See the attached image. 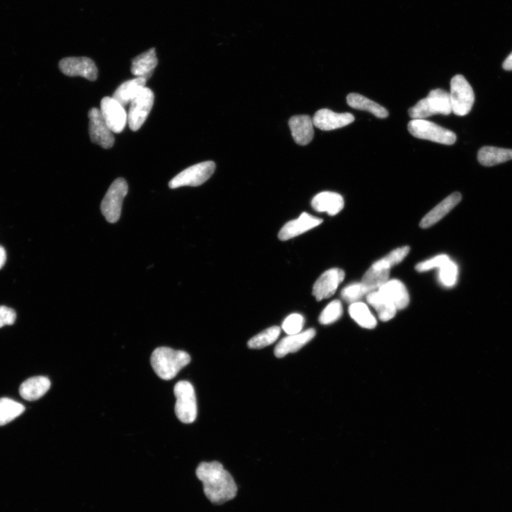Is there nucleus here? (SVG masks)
<instances>
[{
  "label": "nucleus",
  "mask_w": 512,
  "mask_h": 512,
  "mask_svg": "<svg viewBox=\"0 0 512 512\" xmlns=\"http://www.w3.org/2000/svg\"><path fill=\"white\" fill-rule=\"evenodd\" d=\"M196 475L201 481L205 497L213 504L221 506L237 497L238 485L231 474L220 462L200 463Z\"/></svg>",
  "instance_id": "1"
},
{
  "label": "nucleus",
  "mask_w": 512,
  "mask_h": 512,
  "mask_svg": "<svg viewBox=\"0 0 512 512\" xmlns=\"http://www.w3.org/2000/svg\"><path fill=\"white\" fill-rule=\"evenodd\" d=\"M190 361L191 357L188 353L168 347L156 349L150 358L156 374L166 381L174 379Z\"/></svg>",
  "instance_id": "2"
},
{
  "label": "nucleus",
  "mask_w": 512,
  "mask_h": 512,
  "mask_svg": "<svg viewBox=\"0 0 512 512\" xmlns=\"http://www.w3.org/2000/svg\"><path fill=\"white\" fill-rule=\"evenodd\" d=\"M450 113L449 95L440 88L431 90L427 98L419 101L408 110L409 116L413 119H426L434 115H448Z\"/></svg>",
  "instance_id": "3"
},
{
  "label": "nucleus",
  "mask_w": 512,
  "mask_h": 512,
  "mask_svg": "<svg viewBox=\"0 0 512 512\" xmlns=\"http://www.w3.org/2000/svg\"><path fill=\"white\" fill-rule=\"evenodd\" d=\"M176 397L175 413L177 418L186 424L195 422L197 416V403L192 384L187 381H180L174 386Z\"/></svg>",
  "instance_id": "4"
},
{
  "label": "nucleus",
  "mask_w": 512,
  "mask_h": 512,
  "mask_svg": "<svg viewBox=\"0 0 512 512\" xmlns=\"http://www.w3.org/2000/svg\"><path fill=\"white\" fill-rule=\"evenodd\" d=\"M409 133L416 138L452 145L457 140L456 135L449 130L425 119H413L408 125Z\"/></svg>",
  "instance_id": "5"
},
{
  "label": "nucleus",
  "mask_w": 512,
  "mask_h": 512,
  "mask_svg": "<svg viewBox=\"0 0 512 512\" xmlns=\"http://www.w3.org/2000/svg\"><path fill=\"white\" fill-rule=\"evenodd\" d=\"M449 95L452 113L465 116L470 112L474 102V94L463 76L456 75L452 79Z\"/></svg>",
  "instance_id": "6"
},
{
  "label": "nucleus",
  "mask_w": 512,
  "mask_h": 512,
  "mask_svg": "<svg viewBox=\"0 0 512 512\" xmlns=\"http://www.w3.org/2000/svg\"><path fill=\"white\" fill-rule=\"evenodd\" d=\"M129 192V185L123 178H117L108 189L101 202V213L107 222L116 223L122 215L124 198Z\"/></svg>",
  "instance_id": "7"
},
{
  "label": "nucleus",
  "mask_w": 512,
  "mask_h": 512,
  "mask_svg": "<svg viewBox=\"0 0 512 512\" xmlns=\"http://www.w3.org/2000/svg\"><path fill=\"white\" fill-rule=\"evenodd\" d=\"M215 169L216 165L213 161L195 165L174 176L169 183V187L176 189L185 186H200L213 176Z\"/></svg>",
  "instance_id": "8"
},
{
  "label": "nucleus",
  "mask_w": 512,
  "mask_h": 512,
  "mask_svg": "<svg viewBox=\"0 0 512 512\" xmlns=\"http://www.w3.org/2000/svg\"><path fill=\"white\" fill-rule=\"evenodd\" d=\"M155 96L151 90L142 88L131 102L128 123L133 131H138L144 124L154 104Z\"/></svg>",
  "instance_id": "9"
},
{
  "label": "nucleus",
  "mask_w": 512,
  "mask_h": 512,
  "mask_svg": "<svg viewBox=\"0 0 512 512\" xmlns=\"http://www.w3.org/2000/svg\"><path fill=\"white\" fill-rule=\"evenodd\" d=\"M60 70L69 76H81L89 81L98 78V68L93 61L87 57H67L60 61Z\"/></svg>",
  "instance_id": "10"
},
{
  "label": "nucleus",
  "mask_w": 512,
  "mask_h": 512,
  "mask_svg": "<svg viewBox=\"0 0 512 512\" xmlns=\"http://www.w3.org/2000/svg\"><path fill=\"white\" fill-rule=\"evenodd\" d=\"M90 140L103 148H111L115 142L113 132L106 124L101 110L93 108L88 112Z\"/></svg>",
  "instance_id": "11"
},
{
  "label": "nucleus",
  "mask_w": 512,
  "mask_h": 512,
  "mask_svg": "<svg viewBox=\"0 0 512 512\" xmlns=\"http://www.w3.org/2000/svg\"><path fill=\"white\" fill-rule=\"evenodd\" d=\"M101 112L113 133L124 131L128 123V114L124 106L113 97H105L101 103Z\"/></svg>",
  "instance_id": "12"
},
{
  "label": "nucleus",
  "mask_w": 512,
  "mask_h": 512,
  "mask_svg": "<svg viewBox=\"0 0 512 512\" xmlns=\"http://www.w3.org/2000/svg\"><path fill=\"white\" fill-rule=\"evenodd\" d=\"M345 278V271L332 268L325 271L313 286V294L317 301L332 297Z\"/></svg>",
  "instance_id": "13"
},
{
  "label": "nucleus",
  "mask_w": 512,
  "mask_h": 512,
  "mask_svg": "<svg viewBox=\"0 0 512 512\" xmlns=\"http://www.w3.org/2000/svg\"><path fill=\"white\" fill-rule=\"evenodd\" d=\"M354 117L349 113H338L329 109H321L313 117L314 126L324 131L345 127L354 122Z\"/></svg>",
  "instance_id": "14"
},
{
  "label": "nucleus",
  "mask_w": 512,
  "mask_h": 512,
  "mask_svg": "<svg viewBox=\"0 0 512 512\" xmlns=\"http://www.w3.org/2000/svg\"><path fill=\"white\" fill-rule=\"evenodd\" d=\"M322 222V220L304 213L297 220L288 222L280 231L279 238L285 242L315 228Z\"/></svg>",
  "instance_id": "15"
},
{
  "label": "nucleus",
  "mask_w": 512,
  "mask_h": 512,
  "mask_svg": "<svg viewBox=\"0 0 512 512\" xmlns=\"http://www.w3.org/2000/svg\"><path fill=\"white\" fill-rule=\"evenodd\" d=\"M289 126L295 142L299 145H307L314 138L313 119L306 115H295L289 120Z\"/></svg>",
  "instance_id": "16"
},
{
  "label": "nucleus",
  "mask_w": 512,
  "mask_h": 512,
  "mask_svg": "<svg viewBox=\"0 0 512 512\" xmlns=\"http://www.w3.org/2000/svg\"><path fill=\"white\" fill-rule=\"evenodd\" d=\"M461 200L462 196L459 192L450 195L434 207L421 220L420 226L423 229H428L435 225L449 213L451 210H453Z\"/></svg>",
  "instance_id": "17"
},
{
  "label": "nucleus",
  "mask_w": 512,
  "mask_h": 512,
  "mask_svg": "<svg viewBox=\"0 0 512 512\" xmlns=\"http://www.w3.org/2000/svg\"><path fill=\"white\" fill-rule=\"evenodd\" d=\"M311 204L318 213H326L330 216H336L344 208L345 200L338 193L323 192L313 199Z\"/></svg>",
  "instance_id": "18"
},
{
  "label": "nucleus",
  "mask_w": 512,
  "mask_h": 512,
  "mask_svg": "<svg viewBox=\"0 0 512 512\" xmlns=\"http://www.w3.org/2000/svg\"><path fill=\"white\" fill-rule=\"evenodd\" d=\"M314 329H309L297 335L288 336L283 338L276 347L275 355L282 358L290 353H294L302 349L315 336Z\"/></svg>",
  "instance_id": "19"
},
{
  "label": "nucleus",
  "mask_w": 512,
  "mask_h": 512,
  "mask_svg": "<svg viewBox=\"0 0 512 512\" xmlns=\"http://www.w3.org/2000/svg\"><path fill=\"white\" fill-rule=\"evenodd\" d=\"M393 303L397 310H403L410 303V296L406 286L399 280H388L378 290Z\"/></svg>",
  "instance_id": "20"
},
{
  "label": "nucleus",
  "mask_w": 512,
  "mask_h": 512,
  "mask_svg": "<svg viewBox=\"0 0 512 512\" xmlns=\"http://www.w3.org/2000/svg\"><path fill=\"white\" fill-rule=\"evenodd\" d=\"M158 65L156 49L152 48L132 60L131 72L137 77L148 80L153 75Z\"/></svg>",
  "instance_id": "21"
},
{
  "label": "nucleus",
  "mask_w": 512,
  "mask_h": 512,
  "mask_svg": "<svg viewBox=\"0 0 512 512\" xmlns=\"http://www.w3.org/2000/svg\"><path fill=\"white\" fill-rule=\"evenodd\" d=\"M51 387L50 380L45 377H35L26 380L19 388L20 396L25 400L33 402L44 397Z\"/></svg>",
  "instance_id": "22"
},
{
  "label": "nucleus",
  "mask_w": 512,
  "mask_h": 512,
  "mask_svg": "<svg viewBox=\"0 0 512 512\" xmlns=\"http://www.w3.org/2000/svg\"><path fill=\"white\" fill-rule=\"evenodd\" d=\"M481 165L492 167L512 160V149L491 146L481 147L478 152Z\"/></svg>",
  "instance_id": "23"
},
{
  "label": "nucleus",
  "mask_w": 512,
  "mask_h": 512,
  "mask_svg": "<svg viewBox=\"0 0 512 512\" xmlns=\"http://www.w3.org/2000/svg\"><path fill=\"white\" fill-rule=\"evenodd\" d=\"M147 81L144 78L137 77L124 82L116 89L113 98L123 106H126L131 104L140 90L145 87Z\"/></svg>",
  "instance_id": "24"
},
{
  "label": "nucleus",
  "mask_w": 512,
  "mask_h": 512,
  "mask_svg": "<svg viewBox=\"0 0 512 512\" xmlns=\"http://www.w3.org/2000/svg\"><path fill=\"white\" fill-rule=\"evenodd\" d=\"M367 300L376 310L381 321L388 322L395 317L398 311L396 306L379 290L369 293L367 295Z\"/></svg>",
  "instance_id": "25"
},
{
  "label": "nucleus",
  "mask_w": 512,
  "mask_h": 512,
  "mask_svg": "<svg viewBox=\"0 0 512 512\" xmlns=\"http://www.w3.org/2000/svg\"><path fill=\"white\" fill-rule=\"evenodd\" d=\"M347 101L350 107L368 111L379 118H386L388 116V112L385 108L364 96L350 94L347 97Z\"/></svg>",
  "instance_id": "26"
},
{
  "label": "nucleus",
  "mask_w": 512,
  "mask_h": 512,
  "mask_svg": "<svg viewBox=\"0 0 512 512\" xmlns=\"http://www.w3.org/2000/svg\"><path fill=\"white\" fill-rule=\"evenodd\" d=\"M390 269L372 265L361 280L368 293L378 290L389 279Z\"/></svg>",
  "instance_id": "27"
},
{
  "label": "nucleus",
  "mask_w": 512,
  "mask_h": 512,
  "mask_svg": "<svg viewBox=\"0 0 512 512\" xmlns=\"http://www.w3.org/2000/svg\"><path fill=\"white\" fill-rule=\"evenodd\" d=\"M349 313L351 317L361 327L372 329L377 327V321L368 306L361 302L350 305Z\"/></svg>",
  "instance_id": "28"
},
{
  "label": "nucleus",
  "mask_w": 512,
  "mask_h": 512,
  "mask_svg": "<svg viewBox=\"0 0 512 512\" xmlns=\"http://www.w3.org/2000/svg\"><path fill=\"white\" fill-rule=\"evenodd\" d=\"M24 406L8 398L0 399V427L11 422L24 413Z\"/></svg>",
  "instance_id": "29"
},
{
  "label": "nucleus",
  "mask_w": 512,
  "mask_h": 512,
  "mask_svg": "<svg viewBox=\"0 0 512 512\" xmlns=\"http://www.w3.org/2000/svg\"><path fill=\"white\" fill-rule=\"evenodd\" d=\"M281 329L279 326L271 327L251 338L248 342L250 349H258L274 344L279 338Z\"/></svg>",
  "instance_id": "30"
},
{
  "label": "nucleus",
  "mask_w": 512,
  "mask_h": 512,
  "mask_svg": "<svg viewBox=\"0 0 512 512\" xmlns=\"http://www.w3.org/2000/svg\"><path fill=\"white\" fill-rule=\"evenodd\" d=\"M458 275V265L451 260L439 268V281L445 287L451 288L454 286L457 282Z\"/></svg>",
  "instance_id": "31"
},
{
  "label": "nucleus",
  "mask_w": 512,
  "mask_h": 512,
  "mask_svg": "<svg viewBox=\"0 0 512 512\" xmlns=\"http://www.w3.org/2000/svg\"><path fill=\"white\" fill-rule=\"evenodd\" d=\"M410 252L409 247H403L398 248L390 253H389L384 258L375 262L373 265L381 267L390 269L393 266L398 265L402 262L405 258L408 256Z\"/></svg>",
  "instance_id": "32"
},
{
  "label": "nucleus",
  "mask_w": 512,
  "mask_h": 512,
  "mask_svg": "<svg viewBox=\"0 0 512 512\" xmlns=\"http://www.w3.org/2000/svg\"><path fill=\"white\" fill-rule=\"evenodd\" d=\"M343 314V308L340 300L336 299L332 301L323 310L319 321L322 324H330L338 321Z\"/></svg>",
  "instance_id": "33"
},
{
  "label": "nucleus",
  "mask_w": 512,
  "mask_h": 512,
  "mask_svg": "<svg viewBox=\"0 0 512 512\" xmlns=\"http://www.w3.org/2000/svg\"><path fill=\"white\" fill-rule=\"evenodd\" d=\"M368 295V291L361 283H352L346 286L341 292L342 298L351 304L358 302V300Z\"/></svg>",
  "instance_id": "34"
},
{
  "label": "nucleus",
  "mask_w": 512,
  "mask_h": 512,
  "mask_svg": "<svg viewBox=\"0 0 512 512\" xmlns=\"http://www.w3.org/2000/svg\"><path fill=\"white\" fill-rule=\"evenodd\" d=\"M304 324V317L299 314L294 313L286 317L283 322L282 329L288 336H293L300 333Z\"/></svg>",
  "instance_id": "35"
},
{
  "label": "nucleus",
  "mask_w": 512,
  "mask_h": 512,
  "mask_svg": "<svg viewBox=\"0 0 512 512\" xmlns=\"http://www.w3.org/2000/svg\"><path fill=\"white\" fill-rule=\"evenodd\" d=\"M449 261H450V258L447 255H438L427 261L419 263L416 265L415 270L419 273L427 272V271L432 269H439Z\"/></svg>",
  "instance_id": "36"
},
{
  "label": "nucleus",
  "mask_w": 512,
  "mask_h": 512,
  "mask_svg": "<svg viewBox=\"0 0 512 512\" xmlns=\"http://www.w3.org/2000/svg\"><path fill=\"white\" fill-rule=\"evenodd\" d=\"M17 315L15 311L6 306H0V328L6 325H12L15 322Z\"/></svg>",
  "instance_id": "37"
},
{
  "label": "nucleus",
  "mask_w": 512,
  "mask_h": 512,
  "mask_svg": "<svg viewBox=\"0 0 512 512\" xmlns=\"http://www.w3.org/2000/svg\"><path fill=\"white\" fill-rule=\"evenodd\" d=\"M7 261V254L6 249L0 246V269H2Z\"/></svg>",
  "instance_id": "38"
},
{
  "label": "nucleus",
  "mask_w": 512,
  "mask_h": 512,
  "mask_svg": "<svg viewBox=\"0 0 512 512\" xmlns=\"http://www.w3.org/2000/svg\"><path fill=\"white\" fill-rule=\"evenodd\" d=\"M502 67L506 71H512V52L505 59Z\"/></svg>",
  "instance_id": "39"
}]
</instances>
